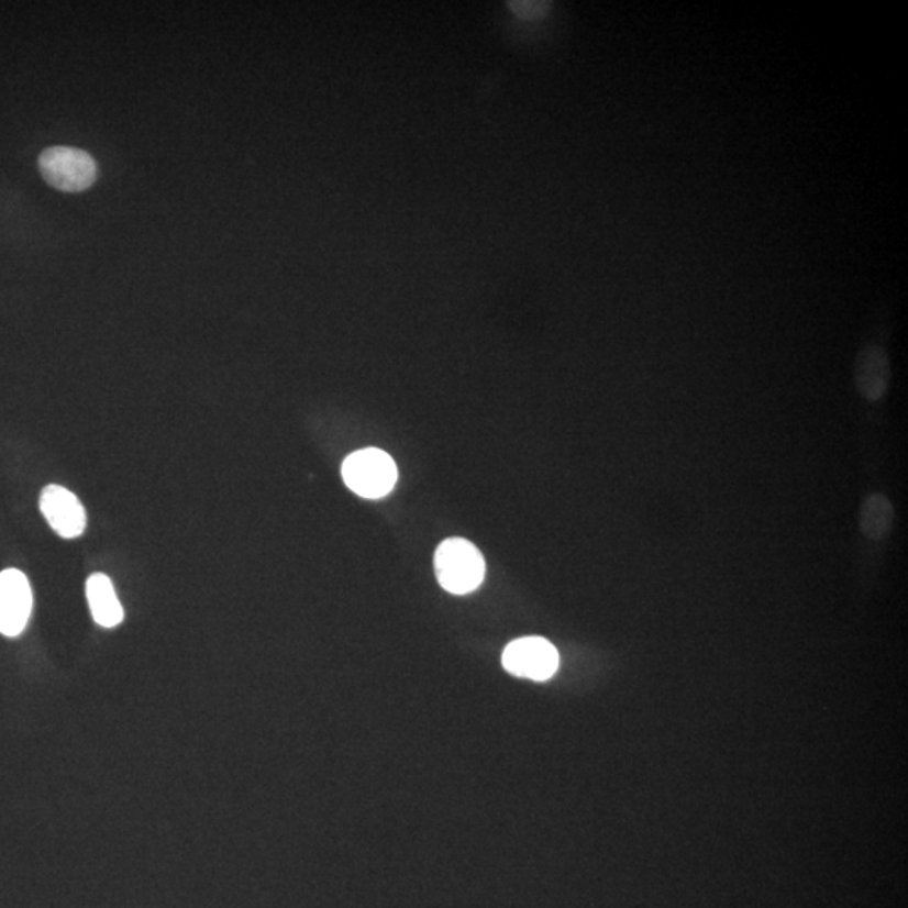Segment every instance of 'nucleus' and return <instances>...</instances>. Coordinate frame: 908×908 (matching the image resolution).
I'll list each match as a JSON object with an SVG mask.
<instances>
[{"mask_svg":"<svg viewBox=\"0 0 908 908\" xmlns=\"http://www.w3.org/2000/svg\"><path fill=\"white\" fill-rule=\"evenodd\" d=\"M87 598L91 614L100 627H119L123 619V608L117 598L115 587L104 574H93L88 579Z\"/></svg>","mask_w":908,"mask_h":908,"instance_id":"obj_9","label":"nucleus"},{"mask_svg":"<svg viewBox=\"0 0 908 908\" xmlns=\"http://www.w3.org/2000/svg\"><path fill=\"white\" fill-rule=\"evenodd\" d=\"M345 485L364 498H383L397 481L394 459L376 447L355 451L342 466Z\"/></svg>","mask_w":908,"mask_h":908,"instance_id":"obj_2","label":"nucleus"},{"mask_svg":"<svg viewBox=\"0 0 908 908\" xmlns=\"http://www.w3.org/2000/svg\"><path fill=\"white\" fill-rule=\"evenodd\" d=\"M40 505L44 519L63 539H75L87 527V513L81 501L65 487L49 485L44 488Z\"/></svg>","mask_w":908,"mask_h":908,"instance_id":"obj_7","label":"nucleus"},{"mask_svg":"<svg viewBox=\"0 0 908 908\" xmlns=\"http://www.w3.org/2000/svg\"><path fill=\"white\" fill-rule=\"evenodd\" d=\"M43 179L62 192H81L93 186L97 164L87 152L73 147H51L41 154Z\"/></svg>","mask_w":908,"mask_h":908,"instance_id":"obj_3","label":"nucleus"},{"mask_svg":"<svg viewBox=\"0 0 908 908\" xmlns=\"http://www.w3.org/2000/svg\"><path fill=\"white\" fill-rule=\"evenodd\" d=\"M434 571L441 587L463 596L484 583V555L466 539H447L434 555Z\"/></svg>","mask_w":908,"mask_h":908,"instance_id":"obj_1","label":"nucleus"},{"mask_svg":"<svg viewBox=\"0 0 908 908\" xmlns=\"http://www.w3.org/2000/svg\"><path fill=\"white\" fill-rule=\"evenodd\" d=\"M853 383L863 401L878 405L887 397L892 384V361L882 345L860 348L853 365Z\"/></svg>","mask_w":908,"mask_h":908,"instance_id":"obj_6","label":"nucleus"},{"mask_svg":"<svg viewBox=\"0 0 908 908\" xmlns=\"http://www.w3.org/2000/svg\"><path fill=\"white\" fill-rule=\"evenodd\" d=\"M501 663L508 673L520 678L545 682L557 672L558 653L544 638H522L505 647Z\"/></svg>","mask_w":908,"mask_h":908,"instance_id":"obj_4","label":"nucleus"},{"mask_svg":"<svg viewBox=\"0 0 908 908\" xmlns=\"http://www.w3.org/2000/svg\"><path fill=\"white\" fill-rule=\"evenodd\" d=\"M508 5L519 18L523 19L541 18L551 8L547 2H510Z\"/></svg>","mask_w":908,"mask_h":908,"instance_id":"obj_10","label":"nucleus"},{"mask_svg":"<svg viewBox=\"0 0 908 908\" xmlns=\"http://www.w3.org/2000/svg\"><path fill=\"white\" fill-rule=\"evenodd\" d=\"M895 505L887 495L872 494L862 501L859 512V527L866 541L873 544L887 541L894 532Z\"/></svg>","mask_w":908,"mask_h":908,"instance_id":"obj_8","label":"nucleus"},{"mask_svg":"<svg viewBox=\"0 0 908 908\" xmlns=\"http://www.w3.org/2000/svg\"><path fill=\"white\" fill-rule=\"evenodd\" d=\"M33 611V590L21 571L0 573V633L14 638L24 631Z\"/></svg>","mask_w":908,"mask_h":908,"instance_id":"obj_5","label":"nucleus"}]
</instances>
